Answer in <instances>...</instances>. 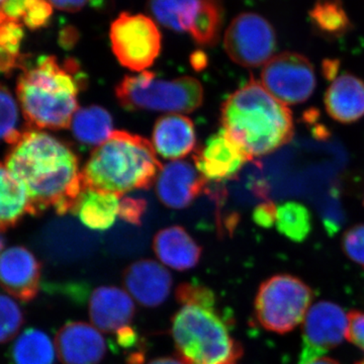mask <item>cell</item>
Segmentation results:
<instances>
[{
    "mask_svg": "<svg viewBox=\"0 0 364 364\" xmlns=\"http://www.w3.org/2000/svg\"><path fill=\"white\" fill-rule=\"evenodd\" d=\"M4 165L26 188L31 215L42 214L50 208L60 215L73 214L85 191L77 155L45 132H21L11 145Z\"/></svg>",
    "mask_w": 364,
    "mask_h": 364,
    "instance_id": "1",
    "label": "cell"
},
{
    "mask_svg": "<svg viewBox=\"0 0 364 364\" xmlns=\"http://www.w3.org/2000/svg\"><path fill=\"white\" fill-rule=\"evenodd\" d=\"M176 298L181 308L171 318L177 358L184 364H236L243 346L231 335L233 318L222 312L210 287L183 282Z\"/></svg>",
    "mask_w": 364,
    "mask_h": 364,
    "instance_id": "2",
    "label": "cell"
},
{
    "mask_svg": "<svg viewBox=\"0 0 364 364\" xmlns=\"http://www.w3.org/2000/svg\"><path fill=\"white\" fill-rule=\"evenodd\" d=\"M87 79L77 60L41 56L26 65L16 85L18 102L26 123L33 129L63 130L78 111L77 97Z\"/></svg>",
    "mask_w": 364,
    "mask_h": 364,
    "instance_id": "3",
    "label": "cell"
},
{
    "mask_svg": "<svg viewBox=\"0 0 364 364\" xmlns=\"http://www.w3.org/2000/svg\"><path fill=\"white\" fill-rule=\"evenodd\" d=\"M223 129L251 160L272 154L293 140V114L253 77L221 107Z\"/></svg>",
    "mask_w": 364,
    "mask_h": 364,
    "instance_id": "4",
    "label": "cell"
},
{
    "mask_svg": "<svg viewBox=\"0 0 364 364\" xmlns=\"http://www.w3.org/2000/svg\"><path fill=\"white\" fill-rule=\"evenodd\" d=\"M162 167L150 141L129 132L114 131L107 142L91 153L81 177L85 189L119 196L136 189H149Z\"/></svg>",
    "mask_w": 364,
    "mask_h": 364,
    "instance_id": "5",
    "label": "cell"
},
{
    "mask_svg": "<svg viewBox=\"0 0 364 364\" xmlns=\"http://www.w3.org/2000/svg\"><path fill=\"white\" fill-rule=\"evenodd\" d=\"M114 91L117 102L128 111L189 114L203 102V88L198 79L183 76L166 80L150 71L126 76Z\"/></svg>",
    "mask_w": 364,
    "mask_h": 364,
    "instance_id": "6",
    "label": "cell"
},
{
    "mask_svg": "<svg viewBox=\"0 0 364 364\" xmlns=\"http://www.w3.org/2000/svg\"><path fill=\"white\" fill-rule=\"evenodd\" d=\"M314 291L291 274H277L260 284L254 301V313L267 331L287 334L305 320Z\"/></svg>",
    "mask_w": 364,
    "mask_h": 364,
    "instance_id": "7",
    "label": "cell"
},
{
    "mask_svg": "<svg viewBox=\"0 0 364 364\" xmlns=\"http://www.w3.org/2000/svg\"><path fill=\"white\" fill-rule=\"evenodd\" d=\"M112 52L122 66L145 71L156 61L162 48L159 28L144 14L122 13L109 28Z\"/></svg>",
    "mask_w": 364,
    "mask_h": 364,
    "instance_id": "8",
    "label": "cell"
},
{
    "mask_svg": "<svg viewBox=\"0 0 364 364\" xmlns=\"http://www.w3.org/2000/svg\"><path fill=\"white\" fill-rule=\"evenodd\" d=\"M277 33L270 21L255 13H242L233 18L224 37L228 56L244 68H258L272 58Z\"/></svg>",
    "mask_w": 364,
    "mask_h": 364,
    "instance_id": "9",
    "label": "cell"
},
{
    "mask_svg": "<svg viewBox=\"0 0 364 364\" xmlns=\"http://www.w3.org/2000/svg\"><path fill=\"white\" fill-rule=\"evenodd\" d=\"M261 85L282 104L294 105L312 97L317 78L310 60L299 53L284 52L263 67Z\"/></svg>",
    "mask_w": 364,
    "mask_h": 364,
    "instance_id": "10",
    "label": "cell"
},
{
    "mask_svg": "<svg viewBox=\"0 0 364 364\" xmlns=\"http://www.w3.org/2000/svg\"><path fill=\"white\" fill-rule=\"evenodd\" d=\"M347 315L331 301H318L311 306L303 322V343L296 364H309L323 358L346 338Z\"/></svg>",
    "mask_w": 364,
    "mask_h": 364,
    "instance_id": "11",
    "label": "cell"
},
{
    "mask_svg": "<svg viewBox=\"0 0 364 364\" xmlns=\"http://www.w3.org/2000/svg\"><path fill=\"white\" fill-rule=\"evenodd\" d=\"M193 160L198 172L207 181L215 182L236 178L246 163L251 161L223 128L208 136L196 151Z\"/></svg>",
    "mask_w": 364,
    "mask_h": 364,
    "instance_id": "12",
    "label": "cell"
},
{
    "mask_svg": "<svg viewBox=\"0 0 364 364\" xmlns=\"http://www.w3.org/2000/svg\"><path fill=\"white\" fill-rule=\"evenodd\" d=\"M42 264L28 249L16 246L0 254V286L14 298L33 301L40 291Z\"/></svg>",
    "mask_w": 364,
    "mask_h": 364,
    "instance_id": "13",
    "label": "cell"
},
{
    "mask_svg": "<svg viewBox=\"0 0 364 364\" xmlns=\"http://www.w3.org/2000/svg\"><path fill=\"white\" fill-rule=\"evenodd\" d=\"M207 179L186 161H172L162 167L155 188L158 198L172 210H182L195 202L208 188Z\"/></svg>",
    "mask_w": 364,
    "mask_h": 364,
    "instance_id": "14",
    "label": "cell"
},
{
    "mask_svg": "<svg viewBox=\"0 0 364 364\" xmlns=\"http://www.w3.org/2000/svg\"><path fill=\"white\" fill-rule=\"evenodd\" d=\"M127 291L141 306L156 308L168 299L171 293V274L156 261L141 259L129 265L123 272Z\"/></svg>",
    "mask_w": 364,
    "mask_h": 364,
    "instance_id": "15",
    "label": "cell"
},
{
    "mask_svg": "<svg viewBox=\"0 0 364 364\" xmlns=\"http://www.w3.org/2000/svg\"><path fill=\"white\" fill-rule=\"evenodd\" d=\"M55 345L64 364H100L107 353L104 336L85 322L64 325L57 333Z\"/></svg>",
    "mask_w": 364,
    "mask_h": 364,
    "instance_id": "16",
    "label": "cell"
},
{
    "mask_svg": "<svg viewBox=\"0 0 364 364\" xmlns=\"http://www.w3.org/2000/svg\"><path fill=\"white\" fill-rule=\"evenodd\" d=\"M135 314L132 296L119 287H100L91 294L90 320L100 331L116 334L122 328L132 324Z\"/></svg>",
    "mask_w": 364,
    "mask_h": 364,
    "instance_id": "17",
    "label": "cell"
},
{
    "mask_svg": "<svg viewBox=\"0 0 364 364\" xmlns=\"http://www.w3.org/2000/svg\"><path fill=\"white\" fill-rule=\"evenodd\" d=\"M326 111L340 124H353L364 117V81L350 73L332 80L325 93Z\"/></svg>",
    "mask_w": 364,
    "mask_h": 364,
    "instance_id": "18",
    "label": "cell"
},
{
    "mask_svg": "<svg viewBox=\"0 0 364 364\" xmlns=\"http://www.w3.org/2000/svg\"><path fill=\"white\" fill-rule=\"evenodd\" d=\"M153 146L165 159H181L195 150V124L189 117L179 114L160 117L153 130Z\"/></svg>",
    "mask_w": 364,
    "mask_h": 364,
    "instance_id": "19",
    "label": "cell"
},
{
    "mask_svg": "<svg viewBox=\"0 0 364 364\" xmlns=\"http://www.w3.org/2000/svg\"><path fill=\"white\" fill-rule=\"evenodd\" d=\"M153 250L162 263L178 272L195 268L203 253L198 242L181 226L160 230L153 239Z\"/></svg>",
    "mask_w": 364,
    "mask_h": 364,
    "instance_id": "20",
    "label": "cell"
},
{
    "mask_svg": "<svg viewBox=\"0 0 364 364\" xmlns=\"http://www.w3.org/2000/svg\"><path fill=\"white\" fill-rule=\"evenodd\" d=\"M119 210V196L107 191L85 189L79 196L73 214L78 215L85 227L95 231H105L116 222Z\"/></svg>",
    "mask_w": 364,
    "mask_h": 364,
    "instance_id": "21",
    "label": "cell"
},
{
    "mask_svg": "<svg viewBox=\"0 0 364 364\" xmlns=\"http://www.w3.org/2000/svg\"><path fill=\"white\" fill-rule=\"evenodd\" d=\"M31 215L30 200L23 184L0 163V232L16 226Z\"/></svg>",
    "mask_w": 364,
    "mask_h": 364,
    "instance_id": "22",
    "label": "cell"
},
{
    "mask_svg": "<svg viewBox=\"0 0 364 364\" xmlns=\"http://www.w3.org/2000/svg\"><path fill=\"white\" fill-rule=\"evenodd\" d=\"M74 138L86 146L102 145L114 133L111 114L100 105L79 109L71 123Z\"/></svg>",
    "mask_w": 364,
    "mask_h": 364,
    "instance_id": "23",
    "label": "cell"
},
{
    "mask_svg": "<svg viewBox=\"0 0 364 364\" xmlns=\"http://www.w3.org/2000/svg\"><path fill=\"white\" fill-rule=\"evenodd\" d=\"M309 20L316 33L328 40L344 37L353 26L341 0H316Z\"/></svg>",
    "mask_w": 364,
    "mask_h": 364,
    "instance_id": "24",
    "label": "cell"
},
{
    "mask_svg": "<svg viewBox=\"0 0 364 364\" xmlns=\"http://www.w3.org/2000/svg\"><path fill=\"white\" fill-rule=\"evenodd\" d=\"M200 0H148L147 9L160 25L176 33L188 32Z\"/></svg>",
    "mask_w": 364,
    "mask_h": 364,
    "instance_id": "25",
    "label": "cell"
},
{
    "mask_svg": "<svg viewBox=\"0 0 364 364\" xmlns=\"http://www.w3.org/2000/svg\"><path fill=\"white\" fill-rule=\"evenodd\" d=\"M225 20L222 0H200L195 21L189 28L193 41L200 46H215L221 37Z\"/></svg>",
    "mask_w": 364,
    "mask_h": 364,
    "instance_id": "26",
    "label": "cell"
},
{
    "mask_svg": "<svg viewBox=\"0 0 364 364\" xmlns=\"http://www.w3.org/2000/svg\"><path fill=\"white\" fill-rule=\"evenodd\" d=\"M13 359L14 364H53L54 343L41 330H26L14 344Z\"/></svg>",
    "mask_w": 364,
    "mask_h": 364,
    "instance_id": "27",
    "label": "cell"
},
{
    "mask_svg": "<svg viewBox=\"0 0 364 364\" xmlns=\"http://www.w3.org/2000/svg\"><path fill=\"white\" fill-rule=\"evenodd\" d=\"M277 227L289 240L301 243L312 231V215L303 203L287 202L277 208Z\"/></svg>",
    "mask_w": 364,
    "mask_h": 364,
    "instance_id": "28",
    "label": "cell"
},
{
    "mask_svg": "<svg viewBox=\"0 0 364 364\" xmlns=\"http://www.w3.org/2000/svg\"><path fill=\"white\" fill-rule=\"evenodd\" d=\"M18 124V107L11 91L0 83V140L13 145L21 132L16 130Z\"/></svg>",
    "mask_w": 364,
    "mask_h": 364,
    "instance_id": "29",
    "label": "cell"
},
{
    "mask_svg": "<svg viewBox=\"0 0 364 364\" xmlns=\"http://www.w3.org/2000/svg\"><path fill=\"white\" fill-rule=\"evenodd\" d=\"M20 306L9 296L0 294V343H6L18 334L23 324Z\"/></svg>",
    "mask_w": 364,
    "mask_h": 364,
    "instance_id": "30",
    "label": "cell"
},
{
    "mask_svg": "<svg viewBox=\"0 0 364 364\" xmlns=\"http://www.w3.org/2000/svg\"><path fill=\"white\" fill-rule=\"evenodd\" d=\"M53 6L49 0H25L23 26L36 31L46 28L51 21Z\"/></svg>",
    "mask_w": 364,
    "mask_h": 364,
    "instance_id": "31",
    "label": "cell"
},
{
    "mask_svg": "<svg viewBox=\"0 0 364 364\" xmlns=\"http://www.w3.org/2000/svg\"><path fill=\"white\" fill-rule=\"evenodd\" d=\"M341 247L349 259L364 267V224L355 225L345 232Z\"/></svg>",
    "mask_w": 364,
    "mask_h": 364,
    "instance_id": "32",
    "label": "cell"
},
{
    "mask_svg": "<svg viewBox=\"0 0 364 364\" xmlns=\"http://www.w3.org/2000/svg\"><path fill=\"white\" fill-rule=\"evenodd\" d=\"M23 23L9 20L0 25V47L20 54L21 44L25 38Z\"/></svg>",
    "mask_w": 364,
    "mask_h": 364,
    "instance_id": "33",
    "label": "cell"
},
{
    "mask_svg": "<svg viewBox=\"0 0 364 364\" xmlns=\"http://www.w3.org/2000/svg\"><path fill=\"white\" fill-rule=\"evenodd\" d=\"M147 208V202L144 198L124 196L119 202V215L127 223L141 226L144 215Z\"/></svg>",
    "mask_w": 364,
    "mask_h": 364,
    "instance_id": "34",
    "label": "cell"
},
{
    "mask_svg": "<svg viewBox=\"0 0 364 364\" xmlns=\"http://www.w3.org/2000/svg\"><path fill=\"white\" fill-rule=\"evenodd\" d=\"M52 6L60 11L68 13H77L82 11L86 6L97 11H107L111 6L112 0H49Z\"/></svg>",
    "mask_w": 364,
    "mask_h": 364,
    "instance_id": "35",
    "label": "cell"
},
{
    "mask_svg": "<svg viewBox=\"0 0 364 364\" xmlns=\"http://www.w3.org/2000/svg\"><path fill=\"white\" fill-rule=\"evenodd\" d=\"M347 322L346 339L364 351V312L350 311Z\"/></svg>",
    "mask_w": 364,
    "mask_h": 364,
    "instance_id": "36",
    "label": "cell"
},
{
    "mask_svg": "<svg viewBox=\"0 0 364 364\" xmlns=\"http://www.w3.org/2000/svg\"><path fill=\"white\" fill-rule=\"evenodd\" d=\"M252 217L258 226L268 229L277 224V207L272 200H263L254 208Z\"/></svg>",
    "mask_w": 364,
    "mask_h": 364,
    "instance_id": "37",
    "label": "cell"
},
{
    "mask_svg": "<svg viewBox=\"0 0 364 364\" xmlns=\"http://www.w3.org/2000/svg\"><path fill=\"white\" fill-rule=\"evenodd\" d=\"M25 55L16 54L0 47V74L1 75H11L16 69H25L26 63Z\"/></svg>",
    "mask_w": 364,
    "mask_h": 364,
    "instance_id": "38",
    "label": "cell"
},
{
    "mask_svg": "<svg viewBox=\"0 0 364 364\" xmlns=\"http://www.w3.org/2000/svg\"><path fill=\"white\" fill-rule=\"evenodd\" d=\"M114 343L119 348H136L139 343L138 332L131 325L122 328L114 334Z\"/></svg>",
    "mask_w": 364,
    "mask_h": 364,
    "instance_id": "39",
    "label": "cell"
},
{
    "mask_svg": "<svg viewBox=\"0 0 364 364\" xmlns=\"http://www.w3.org/2000/svg\"><path fill=\"white\" fill-rule=\"evenodd\" d=\"M79 39H80V33L76 26L67 25L60 31L58 43L64 50H71L72 48L75 47Z\"/></svg>",
    "mask_w": 364,
    "mask_h": 364,
    "instance_id": "40",
    "label": "cell"
},
{
    "mask_svg": "<svg viewBox=\"0 0 364 364\" xmlns=\"http://www.w3.org/2000/svg\"><path fill=\"white\" fill-rule=\"evenodd\" d=\"M0 9L11 20L23 23V18L25 16V0H6L0 6Z\"/></svg>",
    "mask_w": 364,
    "mask_h": 364,
    "instance_id": "41",
    "label": "cell"
},
{
    "mask_svg": "<svg viewBox=\"0 0 364 364\" xmlns=\"http://www.w3.org/2000/svg\"><path fill=\"white\" fill-rule=\"evenodd\" d=\"M191 63L196 70H203L208 64V57L205 52L196 51L191 55Z\"/></svg>",
    "mask_w": 364,
    "mask_h": 364,
    "instance_id": "42",
    "label": "cell"
},
{
    "mask_svg": "<svg viewBox=\"0 0 364 364\" xmlns=\"http://www.w3.org/2000/svg\"><path fill=\"white\" fill-rule=\"evenodd\" d=\"M338 68V61H335V60H326V61H324L325 75L327 76V77H334V74L336 73Z\"/></svg>",
    "mask_w": 364,
    "mask_h": 364,
    "instance_id": "43",
    "label": "cell"
},
{
    "mask_svg": "<svg viewBox=\"0 0 364 364\" xmlns=\"http://www.w3.org/2000/svg\"><path fill=\"white\" fill-rule=\"evenodd\" d=\"M146 364H184L181 359L178 358H172V356H165V358H158L152 359Z\"/></svg>",
    "mask_w": 364,
    "mask_h": 364,
    "instance_id": "44",
    "label": "cell"
},
{
    "mask_svg": "<svg viewBox=\"0 0 364 364\" xmlns=\"http://www.w3.org/2000/svg\"><path fill=\"white\" fill-rule=\"evenodd\" d=\"M309 364H340L338 361L335 360V359L326 358V356H323V358L316 359L313 363Z\"/></svg>",
    "mask_w": 364,
    "mask_h": 364,
    "instance_id": "45",
    "label": "cell"
},
{
    "mask_svg": "<svg viewBox=\"0 0 364 364\" xmlns=\"http://www.w3.org/2000/svg\"><path fill=\"white\" fill-rule=\"evenodd\" d=\"M4 247V239L2 235L0 234V253H1L2 249Z\"/></svg>",
    "mask_w": 364,
    "mask_h": 364,
    "instance_id": "46",
    "label": "cell"
},
{
    "mask_svg": "<svg viewBox=\"0 0 364 364\" xmlns=\"http://www.w3.org/2000/svg\"><path fill=\"white\" fill-rule=\"evenodd\" d=\"M355 364H364V358L360 360L356 361Z\"/></svg>",
    "mask_w": 364,
    "mask_h": 364,
    "instance_id": "47",
    "label": "cell"
},
{
    "mask_svg": "<svg viewBox=\"0 0 364 364\" xmlns=\"http://www.w3.org/2000/svg\"><path fill=\"white\" fill-rule=\"evenodd\" d=\"M4 1H6V0H0V6H2V4H4Z\"/></svg>",
    "mask_w": 364,
    "mask_h": 364,
    "instance_id": "48",
    "label": "cell"
},
{
    "mask_svg": "<svg viewBox=\"0 0 364 364\" xmlns=\"http://www.w3.org/2000/svg\"><path fill=\"white\" fill-rule=\"evenodd\" d=\"M363 205H364V198H363Z\"/></svg>",
    "mask_w": 364,
    "mask_h": 364,
    "instance_id": "49",
    "label": "cell"
}]
</instances>
